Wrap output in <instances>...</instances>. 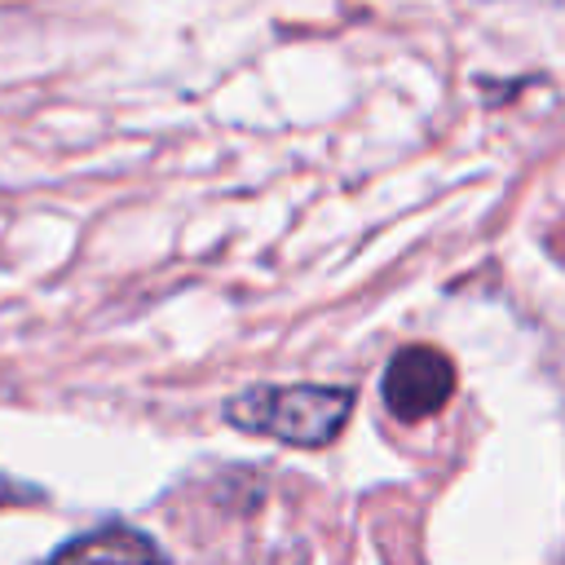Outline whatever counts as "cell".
<instances>
[{"label":"cell","instance_id":"cell-1","mask_svg":"<svg viewBox=\"0 0 565 565\" xmlns=\"http://www.w3.org/2000/svg\"><path fill=\"white\" fill-rule=\"evenodd\" d=\"M353 411V388L335 384H282L247 388L225 402V419L243 433H265L287 446H327Z\"/></svg>","mask_w":565,"mask_h":565},{"label":"cell","instance_id":"cell-2","mask_svg":"<svg viewBox=\"0 0 565 565\" xmlns=\"http://www.w3.org/2000/svg\"><path fill=\"white\" fill-rule=\"evenodd\" d=\"M455 393V362L433 344L402 349L384 371V406L402 424H419L437 415Z\"/></svg>","mask_w":565,"mask_h":565},{"label":"cell","instance_id":"cell-3","mask_svg":"<svg viewBox=\"0 0 565 565\" xmlns=\"http://www.w3.org/2000/svg\"><path fill=\"white\" fill-rule=\"evenodd\" d=\"M49 565H163V556L146 534L115 525V530L71 539L62 552H53Z\"/></svg>","mask_w":565,"mask_h":565}]
</instances>
